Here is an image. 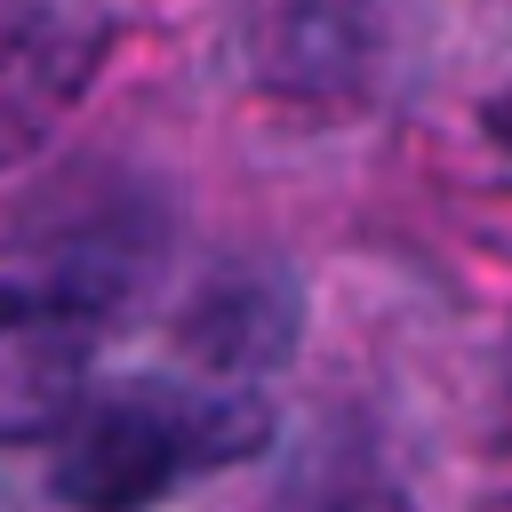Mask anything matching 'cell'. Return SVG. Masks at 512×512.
Masks as SVG:
<instances>
[{
  "instance_id": "obj_1",
  "label": "cell",
  "mask_w": 512,
  "mask_h": 512,
  "mask_svg": "<svg viewBox=\"0 0 512 512\" xmlns=\"http://www.w3.org/2000/svg\"><path fill=\"white\" fill-rule=\"evenodd\" d=\"M264 432H272V408L248 384L144 376V384H120L104 400L80 392V408L48 432V440H64L48 488L72 512H152L184 480L256 456Z\"/></svg>"
},
{
  "instance_id": "obj_2",
  "label": "cell",
  "mask_w": 512,
  "mask_h": 512,
  "mask_svg": "<svg viewBox=\"0 0 512 512\" xmlns=\"http://www.w3.org/2000/svg\"><path fill=\"white\" fill-rule=\"evenodd\" d=\"M96 368V312L72 288H0V448L48 440Z\"/></svg>"
},
{
  "instance_id": "obj_3",
  "label": "cell",
  "mask_w": 512,
  "mask_h": 512,
  "mask_svg": "<svg viewBox=\"0 0 512 512\" xmlns=\"http://www.w3.org/2000/svg\"><path fill=\"white\" fill-rule=\"evenodd\" d=\"M112 48L104 16H72L48 0H0V168H16L48 128L80 104Z\"/></svg>"
},
{
  "instance_id": "obj_4",
  "label": "cell",
  "mask_w": 512,
  "mask_h": 512,
  "mask_svg": "<svg viewBox=\"0 0 512 512\" xmlns=\"http://www.w3.org/2000/svg\"><path fill=\"white\" fill-rule=\"evenodd\" d=\"M344 512H400L392 496H360V504H344Z\"/></svg>"
}]
</instances>
